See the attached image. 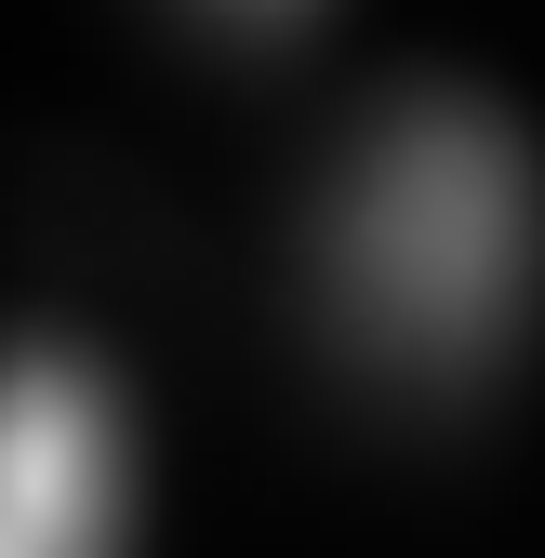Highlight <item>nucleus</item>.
Masks as SVG:
<instances>
[{"label": "nucleus", "instance_id": "obj_1", "mask_svg": "<svg viewBox=\"0 0 545 558\" xmlns=\"http://www.w3.org/2000/svg\"><path fill=\"white\" fill-rule=\"evenodd\" d=\"M319 293L332 332L399 386H480L532 293H545V186L532 147L465 107V94H413L386 107L347 173L319 199Z\"/></svg>", "mask_w": 545, "mask_h": 558}, {"label": "nucleus", "instance_id": "obj_2", "mask_svg": "<svg viewBox=\"0 0 545 558\" xmlns=\"http://www.w3.org/2000/svg\"><path fill=\"white\" fill-rule=\"evenodd\" d=\"M133 545V412L81 345L0 360V558H120Z\"/></svg>", "mask_w": 545, "mask_h": 558}, {"label": "nucleus", "instance_id": "obj_3", "mask_svg": "<svg viewBox=\"0 0 545 558\" xmlns=\"http://www.w3.org/2000/svg\"><path fill=\"white\" fill-rule=\"evenodd\" d=\"M214 14H306V0H214Z\"/></svg>", "mask_w": 545, "mask_h": 558}]
</instances>
